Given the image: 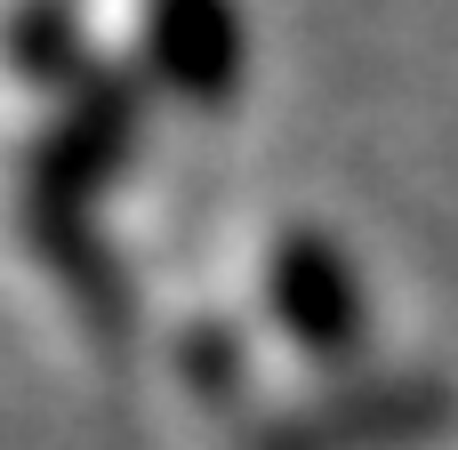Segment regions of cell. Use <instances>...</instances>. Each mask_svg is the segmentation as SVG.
<instances>
[{
	"label": "cell",
	"instance_id": "3",
	"mask_svg": "<svg viewBox=\"0 0 458 450\" xmlns=\"http://www.w3.org/2000/svg\"><path fill=\"white\" fill-rule=\"evenodd\" d=\"M443 427V395L435 386H386V395H354L338 411L298 419L290 435H274V450H394Z\"/></svg>",
	"mask_w": 458,
	"mask_h": 450
},
{
	"label": "cell",
	"instance_id": "1",
	"mask_svg": "<svg viewBox=\"0 0 458 450\" xmlns=\"http://www.w3.org/2000/svg\"><path fill=\"white\" fill-rule=\"evenodd\" d=\"M145 56L185 97H225L242 72V8L233 0H153L145 8Z\"/></svg>",
	"mask_w": 458,
	"mask_h": 450
},
{
	"label": "cell",
	"instance_id": "2",
	"mask_svg": "<svg viewBox=\"0 0 458 450\" xmlns=\"http://www.w3.org/2000/svg\"><path fill=\"white\" fill-rule=\"evenodd\" d=\"M274 306H282V322H290L314 354H346V346H354V330H362L354 274H346V266H338V250H330V242H314V233H298V242H282V250H274Z\"/></svg>",
	"mask_w": 458,
	"mask_h": 450
}]
</instances>
